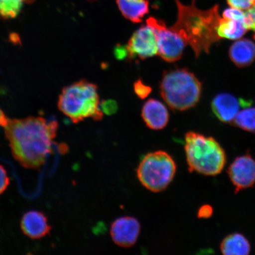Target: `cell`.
Masks as SVG:
<instances>
[{
  "label": "cell",
  "instance_id": "1",
  "mask_svg": "<svg viewBox=\"0 0 255 255\" xmlns=\"http://www.w3.org/2000/svg\"><path fill=\"white\" fill-rule=\"evenodd\" d=\"M57 129L55 119L30 117L9 120L5 135L16 160L25 168L37 170L52 153Z\"/></svg>",
  "mask_w": 255,
  "mask_h": 255
},
{
  "label": "cell",
  "instance_id": "2",
  "mask_svg": "<svg viewBox=\"0 0 255 255\" xmlns=\"http://www.w3.org/2000/svg\"><path fill=\"white\" fill-rule=\"evenodd\" d=\"M175 1L177 18L170 28L192 48L196 58L202 52L209 53L212 44L221 39L218 35L221 20L219 5L208 10H201L196 7L195 0L189 5L183 4L179 0Z\"/></svg>",
  "mask_w": 255,
  "mask_h": 255
},
{
  "label": "cell",
  "instance_id": "3",
  "mask_svg": "<svg viewBox=\"0 0 255 255\" xmlns=\"http://www.w3.org/2000/svg\"><path fill=\"white\" fill-rule=\"evenodd\" d=\"M58 108L75 124L89 118L100 121L104 117L97 86L87 80H81L64 88L59 97Z\"/></svg>",
  "mask_w": 255,
  "mask_h": 255
},
{
  "label": "cell",
  "instance_id": "4",
  "mask_svg": "<svg viewBox=\"0 0 255 255\" xmlns=\"http://www.w3.org/2000/svg\"><path fill=\"white\" fill-rule=\"evenodd\" d=\"M184 149L190 172L213 176L221 173L225 166L224 149L213 137L195 132H187L185 136Z\"/></svg>",
  "mask_w": 255,
  "mask_h": 255
},
{
  "label": "cell",
  "instance_id": "5",
  "mask_svg": "<svg viewBox=\"0 0 255 255\" xmlns=\"http://www.w3.org/2000/svg\"><path fill=\"white\" fill-rule=\"evenodd\" d=\"M162 99L172 110L186 111L195 107L202 94V85L186 68L165 71L159 85Z\"/></svg>",
  "mask_w": 255,
  "mask_h": 255
},
{
  "label": "cell",
  "instance_id": "6",
  "mask_svg": "<svg viewBox=\"0 0 255 255\" xmlns=\"http://www.w3.org/2000/svg\"><path fill=\"white\" fill-rule=\"evenodd\" d=\"M176 164L167 152L148 153L140 161L137 177L146 189L153 192L165 190L173 180Z\"/></svg>",
  "mask_w": 255,
  "mask_h": 255
},
{
  "label": "cell",
  "instance_id": "7",
  "mask_svg": "<svg viewBox=\"0 0 255 255\" xmlns=\"http://www.w3.org/2000/svg\"><path fill=\"white\" fill-rule=\"evenodd\" d=\"M146 24L154 28L157 39L158 55L164 61L173 63L182 57L187 43L163 21L150 17Z\"/></svg>",
  "mask_w": 255,
  "mask_h": 255
},
{
  "label": "cell",
  "instance_id": "8",
  "mask_svg": "<svg viewBox=\"0 0 255 255\" xmlns=\"http://www.w3.org/2000/svg\"><path fill=\"white\" fill-rule=\"evenodd\" d=\"M127 47L129 60L135 57L144 60L158 55L157 39L154 28L147 24L141 25L130 37Z\"/></svg>",
  "mask_w": 255,
  "mask_h": 255
},
{
  "label": "cell",
  "instance_id": "9",
  "mask_svg": "<svg viewBox=\"0 0 255 255\" xmlns=\"http://www.w3.org/2000/svg\"><path fill=\"white\" fill-rule=\"evenodd\" d=\"M228 173L235 187V193L254 186L255 159L250 154L239 156L229 167Z\"/></svg>",
  "mask_w": 255,
  "mask_h": 255
},
{
  "label": "cell",
  "instance_id": "10",
  "mask_svg": "<svg viewBox=\"0 0 255 255\" xmlns=\"http://www.w3.org/2000/svg\"><path fill=\"white\" fill-rule=\"evenodd\" d=\"M251 100L238 98L234 95L221 93L213 98L211 107L217 119L223 123H232L242 108L251 107Z\"/></svg>",
  "mask_w": 255,
  "mask_h": 255
},
{
  "label": "cell",
  "instance_id": "11",
  "mask_svg": "<svg viewBox=\"0 0 255 255\" xmlns=\"http://www.w3.org/2000/svg\"><path fill=\"white\" fill-rule=\"evenodd\" d=\"M248 30L246 17L241 9L229 8L223 12L218 27L221 39L237 40L244 36Z\"/></svg>",
  "mask_w": 255,
  "mask_h": 255
},
{
  "label": "cell",
  "instance_id": "12",
  "mask_svg": "<svg viewBox=\"0 0 255 255\" xmlns=\"http://www.w3.org/2000/svg\"><path fill=\"white\" fill-rule=\"evenodd\" d=\"M139 223L132 217H123L111 225V235L115 244L123 248L131 247L139 237Z\"/></svg>",
  "mask_w": 255,
  "mask_h": 255
},
{
  "label": "cell",
  "instance_id": "13",
  "mask_svg": "<svg viewBox=\"0 0 255 255\" xmlns=\"http://www.w3.org/2000/svg\"><path fill=\"white\" fill-rule=\"evenodd\" d=\"M20 226L23 234L32 239L44 238L52 231L47 217L38 210L25 213L21 220Z\"/></svg>",
  "mask_w": 255,
  "mask_h": 255
},
{
  "label": "cell",
  "instance_id": "14",
  "mask_svg": "<svg viewBox=\"0 0 255 255\" xmlns=\"http://www.w3.org/2000/svg\"><path fill=\"white\" fill-rule=\"evenodd\" d=\"M141 116L146 126L154 130H160L167 126L169 113L166 107L155 99H149L143 105Z\"/></svg>",
  "mask_w": 255,
  "mask_h": 255
},
{
  "label": "cell",
  "instance_id": "15",
  "mask_svg": "<svg viewBox=\"0 0 255 255\" xmlns=\"http://www.w3.org/2000/svg\"><path fill=\"white\" fill-rule=\"evenodd\" d=\"M229 55L239 68L250 66L255 60V43L248 39H239L232 44Z\"/></svg>",
  "mask_w": 255,
  "mask_h": 255
},
{
  "label": "cell",
  "instance_id": "16",
  "mask_svg": "<svg viewBox=\"0 0 255 255\" xmlns=\"http://www.w3.org/2000/svg\"><path fill=\"white\" fill-rule=\"evenodd\" d=\"M117 3L124 17L134 23H141L149 12L148 0H117Z\"/></svg>",
  "mask_w": 255,
  "mask_h": 255
},
{
  "label": "cell",
  "instance_id": "17",
  "mask_svg": "<svg viewBox=\"0 0 255 255\" xmlns=\"http://www.w3.org/2000/svg\"><path fill=\"white\" fill-rule=\"evenodd\" d=\"M251 250L250 242L239 233L227 236L221 244L222 253L225 255H248Z\"/></svg>",
  "mask_w": 255,
  "mask_h": 255
},
{
  "label": "cell",
  "instance_id": "18",
  "mask_svg": "<svg viewBox=\"0 0 255 255\" xmlns=\"http://www.w3.org/2000/svg\"><path fill=\"white\" fill-rule=\"evenodd\" d=\"M35 0H0V18L4 20L13 19L20 13L25 4Z\"/></svg>",
  "mask_w": 255,
  "mask_h": 255
},
{
  "label": "cell",
  "instance_id": "19",
  "mask_svg": "<svg viewBox=\"0 0 255 255\" xmlns=\"http://www.w3.org/2000/svg\"><path fill=\"white\" fill-rule=\"evenodd\" d=\"M232 123L246 131L255 133V108L246 107L239 111Z\"/></svg>",
  "mask_w": 255,
  "mask_h": 255
},
{
  "label": "cell",
  "instance_id": "20",
  "mask_svg": "<svg viewBox=\"0 0 255 255\" xmlns=\"http://www.w3.org/2000/svg\"><path fill=\"white\" fill-rule=\"evenodd\" d=\"M133 89L137 97L141 100L147 98L152 92V88L145 84L141 79L137 80L134 83Z\"/></svg>",
  "mask_w": 255,
  "mask_h": 255
},
{
  "label": "cell",
  "instance_id": "21",
  "mask_svg": "<svg viewBox=\"0 0 255 255\" xmlns=\"http://www.w3.org/2000/svg\"><path fill=\"white\" fill-rule=\"evenodd\" d=\"M228 4L232 8L248 10L255 4V0H227Z\"/></svg>",
  "mask_w": 255,
  "mask_h": 255
},
{
  "label": "cell",
  "instance_id": "22",
  "mask_svg": "<svg viewBox=\"0 0 255 255\" xmlns=\"http://www.w3.org/2000/svg\"><path fill=\"white\" fill-rule=\"evenodd\" d=\"M100 108L103 113L107 115H112L118 110V105L114 100L103 101L100 103Z\"/></svg>",
  "mask_w": 255,
  "mask_h": 255
},
{
  "label": "cell",
  "instance_id": "23",
  "mask_svg": "<svg viewBox=\"0 0 255 255\" xmlns=\"http://www.w3.org/2000/svg\"><path fill=\"white\" fill-rule=\"evenodd\" d=\"M9 184V178L3 165L0 164V194L4 192Z\"/></svg>",
  "mask_w": 255,
  "mask_h": 255
},
{
  "label": "cell",
  "instance_id": "24",
  "mask_svg": "<svg viewBox=\"0 0 255 255\" xmlns=\"http://www.w3.org/2000/svg\"><path fill=\"white\" fill-rule=\"evenodd\" d=\"M248 30L254 32V38L255 40V4L245 12Z\"/></svg>",
  "mask_w": 255,
  "mask_h": 255
},
{
  "label": "cell",
  "instance_id": "25",
  "mask_svg": "<svg viewBox=\"0 0 255 255\" xmlns=\"http://www.w3.org/2000/svg\"><path fill=\"white\" fill-rule=\"evenodd\" d=\"M114 55L119 60L128 58V51L127 46L117 44V46L115 47Z\"/></svg>",
  "mask_w": 255,
  "mask_h": 255
},
{
  "label": "cell",
  "instance_id": "26",
  "mask_svg": "<svg viewBox=\"0 0 255 255\" xmlns=\"http://www.w3.org/2000/svg\"><path fill=\"white\" fill-rule=\"evenodd\" d=\"M213 209L211 206L208 205H203L200 207L198 211V218L200 219H208L212 217Z\"/></svg>",
  "mask_w": 255,
  "mask_h": 255
},
{
  "label": "cell",
  "instance_id": "27",
  "mask_svg": "<svg viewBox=\"0 0 255 255\" xmlns=\"http://www.w3.org/2000/svg\"><path fill=\"white\" fill-rule=\"evenodd\" d=\"M9 119L6 115L1 109H0V127L5 128L7 126Z\"/></svg>",
  "mask_w": 255,
  "mask_h": 255
}]
</instances>
